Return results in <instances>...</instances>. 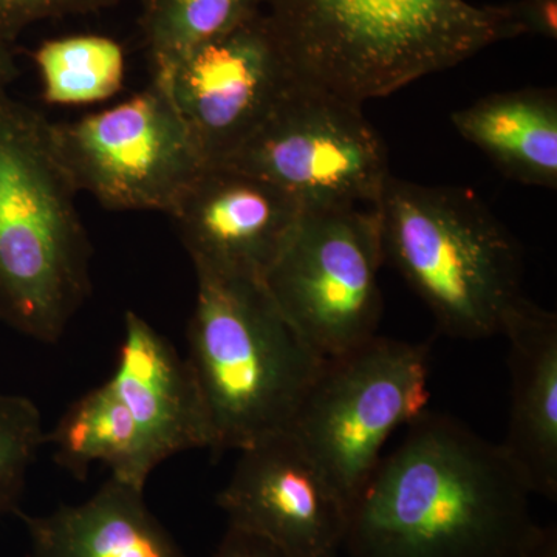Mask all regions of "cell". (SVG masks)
<instances>
[{"mask_svg":"<svg viewBox=\"0 0 557 557\" xmlns=\"http://www.w3.org/2000/svg\"><path fill=\"white\" fill-rule=\"evenodd\" d=\"M502 445L426 410L351 507L350 557H519L534 520Z\"/></svg>","mask_w":557,"mask_h":557,"instance_id":"1","label":"cell"},{"mask_svg":"<svg viewBox=\"0 0 557 557\" xmlns=\"http://www.w3.org/2000/svg\"><path fill=\"white\" fill-rule=\"evenodd\" d=\"M260 11L302 83L358 104L522 36L505 5L467 0H262Z\"/></svg>","mask_w":557,"mask_h":557,"instance_id":"2","label":"cell"},{"mask_svg":"<svg viewBox=\"0 0 557 557\" xmlns=\"http://www.w3.org/2000/svg\"><path fill=\"white\" fill-rule=\"evenodd\" d=\"M51 121L0 95V322L58 343L90 295L91 245Z\"/></svg>","mask_w":557,"mask_h":557,"instance_id":"3","label":"cell"},{"mask_svg":"<svg viewBox=\"0 0 557 557\" xmlns=\"http://www.w3.org/2000/svg\"><path fill=\"white\" fill-rule=\"evenodd\" d=\"M188 361L214 453L292 429L325 358L300 338L260 278L196 271Z\"/></svg>","mask_w":557,"mask_h":557,"instance_id":"4","label":"cell"},{"mask_svg":"<svg viewBox=\"0 0 557 557\" xmlns=\"http://www.w3.org/2000/svg\"><path fill=\"white\" fill-rule=\"evenodd\" d=\"M384 260L424 300L450 338L500 335L523 298L518 240L480 200L453 186L388 175L379 205Z\"/></svg>","mask_w":557,"mask_h":557,"instance_id":"5","label":"cell"},{"mask_svg":"<svg viewBox=\"0 0 557 557\" xmlns=\"http://www.w3.org/2000/svg\"><path fill=\"white\" fill-rule=\"evenodd\" d=\"M429 372L428 344L380 335L325 358L289 431L350 511L388 438L426 412Z\"/></svg>","mask_w":557,"mask_h":557,"instance_id":"6","label":"cell"},{"mask_svg":"<svg viewBox=\"0 0 557 557\" xmlns=\"http://www.w3.org/2000/svg\"><path fill=\"white\" fill-rule=\"evenodd\" d=\"M383 262L379 209L304 208L262 282L300 338L332 358L379 335Z\"/></svg>","mask_w":557,"mask_h":557,"instance_id":"7","label":"cell"},{"mask_svg":"<svg viewBox=\"0 0 557 557\" xmlns=\"http://www.w3.org/2000/svg\"><path fill=\"white\" fill-rule=\"evenodd\" d=\"M51 137L78 193L113 211L172 215L208 166L170 89L152 79L112 108L51 121Z\"/></svg>","mask_w":557,"mask_h":557,"instance_id":"8","label":"cell"},{"mask_svg":"<svg viewBox=\"0 0 557 557\" xmlns=\"http://www.w3.org/2000/svg\"><path fill=\"white\" fill-rule=\"evenodd\" d=\"M220 163L270 180L302 208H376L391 175L386 145L361 104L302 81Z\"/></svg>","mask_w":557,"mask_h":557,"instance_id":"9","label":"cell"},{"mask_svg":"<svg viewBox=\"0 0 557 557\" xmlns=\"http://www.w3.org/2000/svg\"><path fill=\"white\" fill-rule=\"evenodd\" d=\"M299 83L259 11L194 50L166 87L212 164L245 145Z\"/></svg>","mask_w":557,"mask_h":557,"instance_id":"10","label":"cell"},{"mask_svg":"<svg viewBox=\"0 0 557 557\" xmlns=\"http://www.w3.org/2000/svg\"><path fill=\"white\" fill-rule=\"evenodd\" d=\"M239 454L228 485L215 498L228 527L292 557H339L350 508L293 432Z\"/></svg>","mask_w":557,"mask_h":557,"instance_id":"11","label":"cell"},{"mask_svg":"<svg viewBox=\"0 0 557 557\" xmlns=\"http://www.w3.org/2000/svg\"><path fill=\"white\" fill-rule=\"evenodd\" d=\"M287 190L230 163L205 168L172 220L196 271L260 278L302 215Z\"/></svg>","mask_w":557,"mask_h":557,"instance_id":"12","label":"cell"},{"mask_svg":"<svg viewBox=\"0 0 557 557\" xmlns=\"http://www.w3.org/2000/svg\"><path fill=\"white\" fill-rule=\"evenodd\" d=\"M109 381L157 465L185 450L211 449L207 409L188 361L135 311H126L119 361Z\"/></svg>","mask_w":557,"mask_h":557,"instance_id":"13","label":"cell"},{"mask_svg":"<svg viewBox=\"0 0 557 557\" xmlns=\"http://www.w3.org/2000/svg\"><path fill=\"white\" fill-rule=\"evenodd\" d=\"M511 409L500 443L533 496L557 498V317L525 296L508 311Z\"/></svg>","mask_w":557,"mask_h":557,"instance_id":"14","label":"cell"},{"mask_svg":"<svg viewBox=\"0 0 557 557\" xmlns=\"http://www.w3.org/2000/svg\"><path fill=\"white\" fill-rule=\"evenodd\" d=\"M16 515L32 557H189L150 511L145 490L113 478L81 504L49 515Z\"/></svg>","mask_w":557,"mask_h":557,"instance_id":"15","label":"cell"},{"mask_svg":"<svg viewBox=\"0 0 557 557\" xmlns=\"http://www.w3.org/2000/svg\"><path fill=\"white\" fill-rule=\"evenodd\" d=\"M458 134L502 174L523 185L557 188V94L520 89L487 95L453 113Z\"/></svg>","mask_w":557,"mask_h":557,"instance_id":"16","label":"cell"},{"mask_svg":"<svg viewBox=\"0 0 557 557\" xmlns=\"http://www.w3.org/2000/svg\"><path fill=\"white\" fill-rule=\"evenodd\" d=\"M46 445L54 450L60 467L84 479L90 467L110 468V478L145 490L149 475L159 467L145 435L110 381L91 388L69 406Z\"/></svg>","mask_w":557,"mask_h":557,"instance_id":"17","label":"cell"},{"mask_svg":"<svg viewBox=\"0 0 557 557\" xmlns=\"http://www.w3.org/2000/svg\"><path fill=\"white\" fill-rule=\"evenodd\" d=\"M262 0H143L139 28L152 81L168 86L194 50L259 13Z\"/></svg>","mask_w":557,"mask_h":557,"instance_id":"18","label":"cell"},{"mask_svg":"<svg viewBox=\"0 0 557 557\" xmlns=\"http://www.w3.org/2000/svg\"><path fill=\"white\" fill-rule=\"evenodd\" d=\"M42 100L89 106L119 95L126 79V51L110 36L70 35L46 40L33 53Z\"/></svg>","mask_w":557,"mask_h":557,"instance_id":"19","label":"cell"},{"mask_svg":"<svg viewBox=\"0 0 557 557\" xmlns=\"http://www.w3.org/2000/svg\"><path fill=\"white\" fill-rule=\"evenodd\" d=\"M40 410L24 395L0 394V519L20 511L25 480L46 445Z\"/></svg>","mask_w":557,"mask_h":557,"instance_id":"20","label":"cell"},{"mask_svg":"<svg viewBox=\"0 0 557 557\" xmlns=\"http://www.w3.org/2000/svg\"><path fill=\"white\" fill-rule=\"evenodd\" d=\"M123 0H0V38L13 40L32 25L112 9Z\"/></svg>","mask_w":557,"mask_h":557,"instance_id":"21","label":"cell"},{"mask_svg":"<svg viewBox=\"0 0 557 557\" xmlns=\"http://www.w3.org/2000/svg\"><path fill=\"white\" fill-rule=\"evenodd\" d=\"M505 9L522 35L557 39V0H516Z\"/></svg>","mask_w":557,"mask_h":557,"instance_id":"22","label":"cell"},{"mask_svg":"<svg viewBox=\"0 0 557 557\" xmlns=\"http://www.w3.org/2000/svg\"><path fill=\"white\" fill-rule=\"evenodd\" d=\"M212 557H292L270 542L228 527Z\"/></svg>","mask_w":557,"mask_h":557,"instance_id":"23","label":"cell"},{"mask_svg":"<svg viewBox=\"0 0 557 557\" xmlns=\"http://www.w3.org/2000/svg\"><path fill=\"white\" fill-rule=\"evenodd\" d=\"M519 557H557V531L555 525L534 523Z\"/></svg>","mask_w":557,"mask_h":557,"instance_id":"24","label":"cell"},{"mask_svg":"<svg viewBox=\"0 0 557 557\" xmlns=\"http://www.w3.org/2000/svg\"><path fill=\"white\" fill-rule=\"evenodd\" d=\"M17 73L20 70H17L11 42L0 38V95L9 94V87L16 79Z\"/></svg>","mask_w":557,"mask_h":557,"instance_id":"25","label":"cell"}]
</instances>
